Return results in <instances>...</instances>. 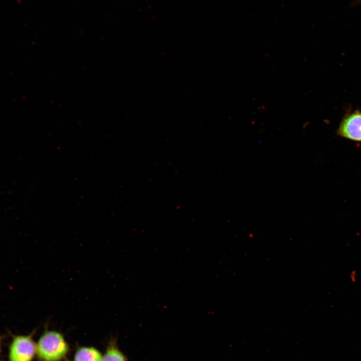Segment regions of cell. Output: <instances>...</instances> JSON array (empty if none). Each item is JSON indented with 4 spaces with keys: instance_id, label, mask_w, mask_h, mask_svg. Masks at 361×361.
<instances>
[{
    "instance_id": "obj_3",
    "label": "cell",
    "mask_w": 361,
    "mask_h": 361,
    "mask_svg": "<svg viewBox=\"0 0 361 361\" xmlns=\"http://www.w3.org/2000/svg\"><path fill=\"white\" fill-rule=\"evenodd\" d=\"M337 133L349 139L361 141V112L356 111L344 117Z\"/></svg>"
},
{
    "instance_id": "obj_1",
    "label": "cell",
    "mask_w": 361,
    "mask_h": 361,
    "mask_svg": "<svg viewBox=\"0 0 361 361\" xmlns=\"http://www.w3.org/2000/svg\"><path fill=\"white\" fill-rule=\"evenodd\" d=\"M63 336L55 331H47L40 338L36 346L38 356L42 361H59L68 351Z\"/></svg>"
},
{
    "instance_id": "obj_2",
    "label": "cell",
    "mask_w": 361,
    "mask_h": 361,
    "mask_svg": "<svg viewBox=\"0 0 361 361\" xmlns=\"http://www.w3.org/2000/svg\"><path fill=\"white\" fill-rule=\"evenodd\" d=\"M36 352V346L32 338L21 335L14 338L9 351L10 361H30Z\"/></svg>"
},
{
    "instance_id": "obj_4",
    "label": "cell",
    "mask_w": 361,
    "mask_h": 361,
    "mask_svg": "<svg viewBox=\"0 0 361 361\" xmlns=\"http://www.w3.org/2000/svg\"><path fill=\"white\" fill-rule=\"evenodd\" d=\"M100 352L95 348L83 347L78 349L74 356V361H102Z\"/></svg>"
},
{
    "instance_id": "obj_5",
    "label": "cell",
    "mask_w": 361,
    "mask_h": 361,
    "mask_svg": "<svg viewBox=\"0 0 361 361\" xmlns=\"http://www.w3.org/2000/svg\"><path fill=\"white\" fill-rule=\"evenodd\" d=\"M102 361H126L122 352L113 344L108 347Z\"/></svg>"
}]
</instances>
